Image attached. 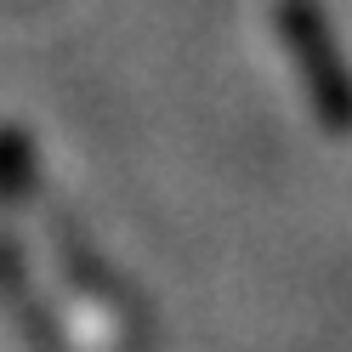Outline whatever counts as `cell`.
<instances>
[{
    "label": "cell",
    "mask_w": 352,
    "mask_h": 352,
    "mask_svg": "<svg viewBox=\"0 0 352 352\" xmlns=\"http://www.w3.org/2000/svg\"><path fill=\"white\" fill-rule=\"evenodd\" d=\"M40 205V153L23 125H0V210Z\"/></svg>",
    "instance_id": "277c9868"
},
{
    "label": "cell",
    "mask_w": 352,
    "mask_h": 352,
    "mask_svg": "<svg viewBox=\"0 0 352 352\" xmlns=\"http://www.w3.org/2000/svg\"><path fill=\"white\" fill-rule=\"evenodd\" d=\"M0 296H6V307L23 318V329H29L34 341H46L52 352L63 346L57 318L46 313V296L34 290V273H29V250H23V239L6 233V228H0Z\"/></svg>",
    "instance_id": "7a4b0ae2"
},
{
    "label": "cell",
    "mask_w": 352,
    "mask_h": 352,
    "mask_svg": "<svg viewBox=\"0 0 352 352\" xmlns=\"http://www.w3.org/2000/svg\"><path fill=\"white\" fill-rule=\"evenodd\" d=\"M278 34H284L290 63L307 80V97H313L318 120L336 137H346L352 131V74L341 63V46H336V34L324 23L318 0H278Z\"/></svg>",
    "instance_id": "6da1fadb"
},
{
    "label": "cell",
    "mask_w": 352,
    "mask_h": 352,
    "mask_svg": "<svg viewBox=\"0 0 352 352\" xmlns=\"http://www.w3.org/2000/svg\"><path fill=\"white\" fill-rule=\"evenodd\" d=\"M46 233H52V250H57V267L69 273L74 284L91 301H108L114 307L120 301V284H114V273H108V261L97 256V245L85 239L80 228H74V216H63V210H52V222H46Z\"/></svg>",
    "instance_id": "3957f363"
}]
</instances>
